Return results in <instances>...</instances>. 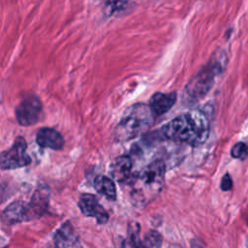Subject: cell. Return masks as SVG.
I'll return each instance as SVG.
<instances>
[{
	"label": "cell",
	"mask_w": 248,
	"mask_h": 248,
	"mask_svg": "<svg viewBox=\"0 0 248 248\" xmlns=\"http://www.w3.org/2000/svg\"><path fill=\"white\" fill-rule=\"evenodd\" d=\"M154 113L149 106L137 104L130 107L116 127L115 137L120 141L135 139L145 132L152 124Z\"/></svg>",
	"instance_id": "3957f363"
},
{
	"label": "cell",
	"mask_w": 248,
	"mask_h": 248,
	"mask_svg": "<svg viewBox=\"0 0 248 248\" xmlns=\"http://www.w3.org/2000/svg\"><path fill=\"white\" fill-rule=\"evenodd\" d=\"M232 180L229 175V173H226L221 180V188L223 191H228L232 188Z\"/></svg>",
	"instance_id": "9a60e30c"
},
{
	"label": "cell",
	"mask_w": 248,
	"mask_h": 248,
	"mask_svg": "<svg viewBox=\"0 0 248 248\" xmlns=\"http://www.w3.org/2000/svg\"><path fill=\"white\" fill-rule=\"evenodd\" d=\"M28 203L17 201L11 203L3 212L2 219L6 224L12 225L15 223L27 220Z\"/></svg>",
	"instance_id": "7c38bea8"
},
{
	"label": "cell",
	"mask_w": 248,
	"mask_h": 248,
	"mask_svg": "<svg viewBox=\"0 0 248 248\" xmlns=\"http://www.w3.org/2000/svg\"><path fill=\"white\" fill-rule=\"evenodd\" d=\"M232 155L236 159H245L248 155V146L243 142L235 143L232 148Z\"/></svg>",
	"instance_id": "5bb4252c"
},
{
	"label": "cell",
	"mask_w": 248,
	"mask_h": 248,
	"mask_svg": "<svg viewBox=\"0 0 248 248\" xmlns=\"http://www.w3.org/2000/svg\"><path fill=\"white\" fill-rule=\"evenodd\" d=\"M78 206L85 216L95 218L100 224H105L108 220V214L106 209L98 202L97 198L91 194L81 195Z\"/></svg>",
	"instance_id": "52a82bcc"
},
{
	"label": "cell",
	"mask_w": 248,
	"mask_h": 248,
	"mask_svg": "<svg viewBox=\"0 0 248 248\" xmlns=\"http://www.w3.org/2000/svg\"><path fill=\"white\" fill-rule=\"evenodd\" d=\"M94 187L98 193L107 199L113 201L116 198V189L113 181L104 175H99L94 180Z\"/></svg>",
	"instance_id": "4fadbf2b"
},
{
	"label": "cell",
	"mask_w": 248,
	"mask_h": 248,
	"mask_svg": "<svg viewBox=\"0 0 248 248\" xmlns=\"http://www.w3.org/2000/svg\"><path fill=\"white\" fill-rule=\"evenodd\" d=\"M176 101V94L171 93H155L151 99L149 107L154 115H162L171 108Z\"/></svg>",
	"instance_id": "30bf717a"
},
{
	"label": "cell",
	"mask_w": 248,
	"mask_h": 248,
	"mask_svg": "<svg viewBox=\"0 0 248 248\" xmlns=\"http://www.w3.org/2000/svg\"><path fill=\"white\" fill-rule=\"evenodd\" d=\"M225 53H218L212 56L211 60L203 67L188 83L186 92L192 99H199L205 95L211 88L214 78L221 73L225 65Z\"/></svg>",
	"instance_id": "277c9868"
},
{
	"label": "cell",
	"mask_w": 248,
	"mask_h": 248,
	"mask_svg": "<svg viewBox=\"0 0 248 248\" xmlns=\"http://www.w3.org/2000/svg\"><path fill=\"white\" fill-rule=\"evenodd\" d=\"M26 150L25 140L22 137H17L13 146L0 154V167L3 170H13L29 165L31 159Z\"/></svg>",
	"instance_id": "5b68a950"
},
{
	"label": "cell",
	"mask_w": 248,
	"mask_h": 248,
	"mask_svg": "<svg viewBox=\"0 0 248 248\" xmlns=\"http://www.w3.org/2000/svg\"><path fill=\"white\" fill-rule=\"evenodd\" d=\"M42 113V103L35 95L25 96L16 108V116L22 126H30L37 123Z\"/></svg>",
	"instance_id": "8992f818"
},
{
	"label": "cell",
	"mask_w": 248,
	"mask_h": 248,
	"mask_svg": "<svg viewBox=\"0 0 248 248\" xmlns=\"http://www.w3.org/2000/svg\"><path fill=\"white\" fill-rule=\"evenodd\" d=\"M36 141L41 147L60 150L64 146V139L62 135L51 128H42L38 131Z\"/></svg>",
	"instance_id": "9c48e42d"
},
{
	"label": "cell",
	"mask_w": 248,
	"mask_h": 248,
	"mask_svg": "<svg viewBox=\"0 0 248 248\" xmlns=\"http://www.w3.org/2000/svg\"><path fill=\"white\" fill-rule=\"evenodd\" d=\"M133 163L128 156H119L111 164L110 172L112 177L118 182H126L132 175Z\"/></svg>",
	"instance_id": "8fae6325"
},
{
	"label": "cell",
	"mask_w": 248,
	"mask_h": 248,
	"mask_svg": "<svg viewBox=\"0 0 248 248\" xmlns=\"http://www.w3.org/2000/svg\"><path fill=\"white\" fill-rule=\"evenodd\" d=\"M169 248H181V247L178 245H170Z\"/></svg>",
	"instance_id": "2e32d148"
},
{
	"label": "cell",
	"mask_w": 248,
	"mask_h": 248,
	"mask_svg": "<svg viewBox=\"0 0 248 248\" xmlns=\"http://www.w3.org/2000/svg\"><path fill=\"white\" fill-rule=\"evenodd\" d=\"M166 166L162 160H155L126 181L129 200L135 206H144L154 200L165 184Z\"/></svg>",
	"instance_id": "6da1fadb"
},
{
	"label": "cell",
	"mask_w": 248,
	"mask_h": 248,
	"mask_svg": "<svg viewBox=\"0 0 248 248\" xmlns=\"http://www.w3.org/2000/svg\"><path fill=\"white\" fill-rule=\"evenodd\" d=\"M162 132L168 140L198 146L208 138L209 122L202 111L192 110L170 120Z\"/></svg>",
	"instance_id": "7a4b0ae2"
},
{
	"label": "cell",
	"mask_w": 248,
	"mask_h": 248,
	"mask_svg": "<svg viewBox=\"0 0 248 248\" xmlns=\"http://www.w3.org/2000/svg\"><path fill=\"white\" fill-rule=\"evenodd\" d=\"M56 248H82L78 236L69 222L64 223L54 234Z\"/></svg>",
	"instance_id": "ba28073f"
}]
</instances>
